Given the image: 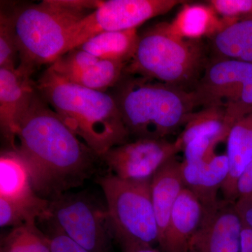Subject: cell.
<instances>
[{
	"mask_svg": "<svg viewBox=\"0 0 252 252\" xmlns=\"http://www.w3.org/2000/svg\"><path fill=\"white\" fill-rule=\"evenodd\" d=\"M11 149L27 165L36 195L47 200L82 185L94 174L99 158L38 90L18 123Z\"/></svg>",
	"mask_w": 252,
	"mask_h": 252,
	"instance_id": "obj_1",
	"label": "cell"
},
{
	"mask_svg": "<svg viewBox=\"0 0 252 252\" xmlns=\"http://www.w3.org/2000/svg\"><path fill=\"white\" fill-rule=\"evenodd\" d=\"M36 86L63 122L99 158L128 142L130 135L112 94L73 84L49 67Z\"/></svg>",
	"mask_w": 252,
	"mask_h": 252,
	"instance_id": "obj_2",
	"label": "cell"
},
{
	"mask_svg": "<svg viewBox=\"0 0 252 252\" xmlns=\"http://www.w3.org/2000/svg\"><path fill=\"white\" fill-rule=\"evenodd\" d=\"M115 87L112 94L136 139L165 138L185 126L199 107L193 91L149 78L124 73Z\"/></svg>",
	"mask_w": 252,
	"mask_h": 252,
	"instance_id": "obj_3",
	"label": "cell"
},
{
	"mask_svg": "<svg viewBox=\"0 0 252 252\" xmlns=\"http://www.w3.org/2000/svg\"><path fill=\"white\" fill-rule=\"evenodd\" d=\"M99 0H44L10 14L19 51L18 67L31 74L64 54L70 32L98 7Z\"/></svg>",
	"mask_w": 252,
	"mask_h": 252,
	"instance_id": "obj_4",
	"label": "cell"
},
{
	"mask_svg": "<svg viewBox=\"0 0 252 252\" xmlns=\"http://www.w3.org/2000/svg\"><path fill=\"white\" fill-rule=\"evenodd\" d=\"M207 64L202 40L182 39L172 32L168 23H161L140 36L124 73L191 91Z\"/></svg>",
	"mask_w": 252,
	"mask_h": 252,
	"instance_id": "obj_5",
	"label": "cell"
},
{
	"mask_svg": "<svg viewBox=\"0 0 252 252\" xmlns=\"http://www.w3.org/2000/svg\"><path fill=\"white\" fill-rule=\"evenodd\" d=\"M151 182L124 180L113 174L101 177L109 228L121 245L158 244L159 232L152 203Z\"/></svg>",
	"mask_w": 252,
	"mask_h": 252,
	"instance_id": "obj_6",
	"label": "cell"
},
{
	"mask_svg": "<svg viewBox=\"0 0 252 252\" xmlns=\"http://www.w3.org/2000/svg\"><path fill=\"white\" fill-rule=\"evenodd\" d=\"M40 221L90 252H109L114 239L106 206L81 192L64 193L49 200L47 215Z\"/></svg>",
	"mask_w": 252,
	"mask_h": 252,
	"instance_id": "obj_7",
	"label": "cell"
},
{
	"mask_svg": "<svg viewBox=\"0 0 252 252\" xmlns=\"http://www.w3.org/2000/svg\"><path fill=\"white\" fill-rule=\"evenodd\" d=\"M184 0H107L82 18L70 32L65 53L99 33L137 29L151 18L167 14Z\"/></svg>",
	"mask_w": 252,
	"mask_h": 252,
	"instance_id": "obj_8",
	"label": "cell"
},
{
	"mask_svg": "<svg viewBox=\"0 0 252 252\" xmlns=\"http://www.w3.org/2000/svg\"><path fill=\"white\" fill-rule=\"evenodd\" d=\"M192 91L198 106L225 107L242 118L252 110V64L212 60Z\"/></svg>",
	"mask_w": 252,
	"mask_h": 252,
	"instance_id": "obj_9",
	"label": "cell"
},
{
	"mask_svg": "<svg viewBox=\"0 0 252 252\" xmlns=\"http://www.w3.org/2000/svg\"><path fill=\"white\" fill-rule=\"evenodd\" d=\"M181 152L175 141L165 138L135 139L116 146L99 157L111 173L124 180L152 181L169 160Z\"/></svg>",
	"mask_w": 252,
	"mask_h": 252,
	"instance_id": "obj_10",
	"label": "cell"
},
{
	"mask_svg": "<svg viewBox=\"0 0 252 252\" xmlns=\"http://www.w3.org/2000/svg\"><path fill=\"white\" fill-rule=\"evenodd\" d=\"M243 228L235 202L220 200L213 206L205 208L201 224L190 243V251L240 252Z\"/></svg>",
	"mask_w": 252,
	"mask_h": 252,
	"instance_id": "obj_11",
	"label": "cell"
},
{
	"mask_svg": "<svg viewBox=\"0 0 252 252\" xmlns=\"http://www.w3.org/2000/svg\"><path fill=\"white\" fill-rule=\"evenodd\" d=\"M36 91L31 74L18 67L0 68V125L11 147L18 123L28 110Z\"/></svg>",
	"mask_w": 252,
	"mask_h": 252,
	"instance_id": "obj_12",
	"label": "cell"
},
{
	"mask_svg": "<svg viewBox=\"0 0 252 252\" xmlns=\"http://www.w3.org/2000/svg\"><path fill=\"white\" fill-rule=\"evenodd\" d=\"M205 207L188 189L175 204L165 233L159 240L162 252H189L192 239L203 220Z\"/></svg>",
	"mask_w": 252,
	"mask_h": 252,
	"instance_id": "obj_13",
	"label": "cell"
},
{
	"mask_svg": "<svg viewBox=\"0 0 252 252\" xmlns=\"http://www.w3.org/2000/svg\"><path fill=\"white\" fill-rule=\"evenodd\" d=\"M229 172L226 154L215 155L209 160L199 162H181V173L185 189L198 199L205 208L219 201L221 190Z\"/></svg>",
	"mask_w": 252,
	"mask_h": 252,
	"instance_id": "obj_14",
	"label": "cell"
},
{
	"mask_svg": "<svg viewBox=\"0 0 252 252\" xmlns=\"http://www.w3.org/2000/svg\"><path fill=\"white\" fill-rule=\"evenodd\" d=\"M185 189L181 162L176 157L164 164L152 178L151 193L158 228V242L166 230L172 209Z\"/></svg>",
	"mask_w": 252,
	"mask_h": 252,
	"instance_id": "obj_15",
	"label": "cell"
},
{
	"mask_svg": "<svg viewBox=\"0 0 252 252\" xmlns=\"http://www.w3.org/2000/svg\"><path fill=\"white\" fill-rule=\"evenodd\" d=\"M226 141L229 172L221 191L224 200L235 202L237 181L252 161V110L235 123Z\"/></svg>",
	"mask_w": 252,
	"mask_h": 252,
	"instance_id": "obj_16",
	"label": "cell"
},
{
	"mask_svg": "<svg viewBox=\"0 0 252 252\" xmlns=\"http://www.w3.org/2000/svg\"><path fill=\"white\" fill-rule=\"evenodd\" d=\"M240 119L225 107H203L201 110L195 111L189 119L175 143L181 152L195 137H207L220 143L227 140L230 129Z\"/></svg>",
	"mask_w": 252,
	"mask_h": 252,
	"instance_id": "obj_17",
	"label": "cell"
},
{
	"mask_svg": "<svg viewBox=\"0 0 252 252\" xmlns=\"http://www.w3.org/2000/svg\"><path fill=\"white\" fill-rule=\"evenodd\" d=\"M220 18L209 4H185L169 27L174 34L188 40L212 38L233 24Z\"/></svg>",
	"mask_w": 252,
	"mask_h": 252,
	"instance_id": "obj_18",
	"label": "cell"
},
{
	"mask_svg": "<svg viewBox=\"0 0 252 252\" xmlns=\"http://www.w3.org/2000/svg\"><path fill=\"white\" fill-rule=\"evenodd\" d=\"M137 29L99 33L78 46L99 60L125 63L130 62L138 45Z\"/></svg>",
	"mask_w": 252,
	"mask_h": 252,
	"instance_id": "obj_19",
	"label": "cell"
},
{
	"mask_svg": "<svg viewBox=\"0 0 252 252\" xmlns=\"http://www.w3.org/2000/svg\"><path fill=\"white\" fill-rule=\"evenodd\" d=\"M210 39L213 60L252 64V18L233 23Z\"/></svg>",
	"mask_w": 252,
	"mask_h": 252,
	"instance_id": "obj_20",
	"label": "cell"
},
{
	"mask_svg": "<svg viewBox=\"0 0 252 252\" xmlns=\"http://www.w3.org/2000/svg\"><path fill=\"white\" fill-rule=\"evenodd\" d=\"M38 196L33 189L27 165L21 156L13 149L1 152L0 198L13 201H28Z\"/></svg>",
	"mask_w": 252,
	"mask_h": 252,
	"instance_id": "obj_21",
	"label": "cell"
},
{
	"mask_svg": "<svg viewBox=\"0 0 252 252\" xmlns=\"http://www.w3.org/2000/svg\"><path fill=\"white\" fill-rule=\"evenodd\" d=\"M126 66L125 63L99 60L90 67L61 77L86 89L106 92L120 81Z\"/></svg>",
	"mask_w": 252,
	"mask_h": 252,
	"instance_id": "obj_22",
	"label": "cell"
},
{
	"mask_svg": "<svg viewBox=\"0 0 252 252\" xmlns=\"http://www.w3.org/2000/svg\"><path fill=\"white\" fill-rule=\"evenodd\" d=\"M36 223L28 222L14 227L1 237L0 252H52L49 236Z\"/></svg>",
	"mask_w": 252,
	"mask_h": 252,
	"instance_id": "obj_23",
	"label": "cell"
},
{
	"mask_svg": "<svg viewBox=\"0 0 252 252\" xmlns=\"http://www.w3.org/2000/svg\"><path fill=\"white\" fill-rule=\"evenodd\" d=\"M49 200L38 196L28 201H13L0 198V225L18 226L46 218Z\"/></svg>",
	"mask_w": 252,
	"mask_h": 252,
	"instance_id": "obj_24",
	"label": "cell"
},
{
	"mask_svg": "<svg viewBox=\"0 0 252 252\" xmlns=\"http://www.w3.org/2000/svg\"><path fill=\"white\" fill-rule=\"evenodd\" d=\"M19 51L9 15H0V68L14 69Z\"/></svg>",
	"mask_w": 252,
	"mask_h": 252,
	"instance_id": "obj_25",
	"label": "cell"
},
{
	"mask_svg": "<svg viewBox=\"0 0 252 252\" xmlns=\"http://www.w3.org/2000/svg\"><path fill=\"white\" fill-rule=\"evenodd\" d=\"M99 61L95 56L76 48L59 57L49 68L59 75L64 76L90 67Z\"/></svg>",
	"mask_w": 252,
	"mask_h": 252,
	"instance_id": "obj_26",
	"label": "cell"
},
{
	"mask_svg": "<svg viewBox=\"0 0 252 252\" xmlns=\"http://www.w3.org/2000/svg\"><path fill=\"white\" fill-rule=\"evenodd\" d=\"M207 2L220 18L230 22L252 18V0H210Z\"/></svg>",
	"mask_w": 252,
	"mask_h": 252,
	"instance_id": "obj_27",
	"label": "cell"
},
{
	"mask_svg": "<svg viewBox=\"0 0 252 252\" xmlns=\"http://www.w3.org/2000/svg\"><path fill=\"white\" fill-rule=\"evenodd\" d=\"M218 142L207 137H195L186 144L182 152L187 162L209 160L215 155V149Z\"/></svg>",
	"mask_w": 252,
	"mask_h": 252,
	"instance_id": "obj_28",
	"label": "cell"
},
{
	"mask_svg": "<svg viewBox=\"0 0 252 252\" xmlns=\"http://www.w3.org/2000/svg\"><path fill=\"white\" fill-rule=\"evenodd\" d=\"M48 228L49 230L46 235L51 241L52 252H90L74 243L59 230L50 225H48Z\"/></svg>",
	"mask_w": 252,
	"mask_h": 252,
	"instance_id": "obj_29",
	"label": "cell"
},
{
	"mask_svg": "<svg viewBox=\"0 0 252 252\" xmlns=\"http://www.w3.org/2000/svg\"><path fill=\"white\" fill-rule=\"evenodd\" d=\"M237 200L252 198V161L239 177L236 184Z\"/></svg>",
	"mask_w": 252,
	"mask_h": 252,
	"instance_id": "obj_30",
	"label": "cell"
},
{
	"mask_svg": "<svg viewBox=\"0 0 252 252\" xmlns=\"http://www.w3.org/2000/svg\"><path fill=\"white\" fill-rule=\"evenodd\" d=\"M235 207L243 224L252 230V198L236 200Z\"/></svg>",
	"mask_w": 252,
	"mask_h": 252,
	"instance_id": "obj_31",
	"label": "cell"
},
{
	"mask_svg": "<svg viewBox=\"0 0 252 252\" xmlns=\"http://www.w3.org/2000/svg\"><path fill=\"white\" fill-rule=\"evenodd\" d=\"M240 252H252V230L243 224Z\"/></svg>",
	"mask_w": 252,
	"mask_h": 252,
	"instance_id": "obj_32",
	"label": "cell"
},
{
	"mask_svg": "<svg viewBox=\"0 0 252 252\" xmlns=\"http://www.w3.org/2000/svg\"><path fill=\"white\" fill-rule=\"evenodd\" d=\"M123 252H162L154 246L144 244L127 243L121 245Z\"/></svg>",
	"mask_w": 252,
	"mask_h": 252,
	"instance_id": "obj_33",
	"label": "cell"
},
{
	"mask_svg": "<svg viewBox=\"0 0 252 252\" xmlns=\"http://www.w3.org/2000/svg\"><path fill=\"white\" fill-rule=\"evenodd\" d=\"M192 252V251H190V252Z\"/></svg>",
	"mask_w": 252,
	"mask_h": 252,
	"instance_id": "obj_34",
	"label": "cell"
}]
</instances>
